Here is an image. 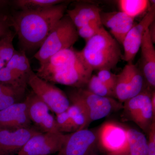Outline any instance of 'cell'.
Wrapping results in <instances>:
<instances>
[{
  "mask_svg": "<svg viewBox=\"0 0 155 155\" xmlns=\"http://www.w3.org/2000/svg\"><path fill=\"white\" fill-rule=\"evenodd\" d=\"M69 2L65 1L37 11L12 10V28L18 36L22 51L39 48L53 27L65 15Z\"/></svg>",
  "mask_w": 155,
  "mask_h": 155,
  "instance_id": "cell-1",
  "label": "cell"
},
{
  "mask_svg": "<svg viewBox=\"0 0 155 155\" xmlns=\"http://www.w3.org/2000/svg\"><path fill=\"white\" fill-rule=\"evenodd\" d=\"M93 70L73 47L63 50L40 66L36 74L50 83L72 88H85Z\"/></svg>",
  "mask_w": 155,
  "mask_h": 155,
  "instance_id": "cell-2",
  "label": "cell"
},
{
  "mask_svg": "<svg viewBox=\"0 0 155 155\" xmlns=\"http://www.w3.org/2000/svg\"><path fill=\"white\" fill-rule=\"evenodd\" d=\"M81 54L93 71L116 67L123 58L119 44L104 26L94 36L86 41Z\"/></svg>",
  "mask_w": 155,
  "mask_h": 155,
  "instance_id": "cell-3",
  "label": "cell"
},
{
  "mask_svg": "<svg viewBox=\"0 0 155 155\" xmlns=\"http://www.w3.org/2000/svg\"><path fill=\"white\" fill-rule=\"evenodd\" d=\"M78 37L77 28L65 14L53 27L34 57L41 66L57 53L73 47Z\"/></svg>",
  "mask_w": 155,
  "mask_h": 155,
  "instance_id": "cell-4",
  "label": "cell"
},
{
  "mask_svg": "<svg viewBox=\"0 0 155 155\" xmlns=\"http://www.w3.org/2000/svg\"><path fill=\"white\" fill-rule=\"evenodd\" d=\"M66 94L70 104L78 106L83 111L89 125L94 121L103 119L114 111L123 108L122 103L114 98L97 95L85 87H72Z\"/></svg>",
  "mask_w": 155,
  "mask_h": 155,
  "instance_id": "cell-5",
  "label": "cell"
},
{
  "mask_svg": "<svg viewBox=\"0 0 155 155\" xmlns=\"http://www.w3.org/2000/svg\"><path fill=\"white\" fill-rule=\"evenodd\" d=\"M27 85L56 115L67 110L71 104L66 93L38 77L32 70L28 75Z\"/></svg>",
  "mask_w": 155,
  "mask_h": 155,
  "instance_id": "cell-6",
  "label": "cell"
},
{
  "mask_svg": "<svg viewBox=\"0 0 155 155\" xmlns=\"http://www.w3.org/2000/svg\"><path fill=\"white\" fill-rule=\"evenodd\" d=\"M153 90L149 87H146L137 95L125 101L122 108L127 119L133 121L147 134L155 119L151 101Z\"/></svg>",
  "mask_w": 155,
  "mask_h": 155,
  "instance_id": "cell-7",
  "label": "cell"
},
{
  "mask_svg": "<svg viewBox=\"0 0 155 155\" xmlns=\"http://www.w3.org/2000/svg\"><path fill=\"white\" fill-rule=\"evenodd\" d=\"M67 136L68 134L60 132H41L31 137L17 155H51L58 153Z\"/></svg>",
  "mask_w": 155,
  "mask_h": 155,
  "instance_id": "cell-8",
  "label": "cell"
},
{
  "mask_svg": "<svg viewBox=\"0 0 155 155\" xmlns=\"http://www.w3.org/2000/svg\"><path fill=\"white\" fill-rule=\"evenodd\" d=\"M98 145V134L84 128L68 134L58 155H92Z\"/></svg>",
  "mask_w": 155,
  "mask_h": 155,
  "instance_id": "cell-9",
  "label": "cell"
},
{
  "mask_svg": "<svg viewBox=\"0 0 155 155\" xmlns=\"http://www.w3.org/2000/svg\"><path fill=\"white\" fill-rule=\"evenodd\" d=\"M29 119L42 133L59 132L55 118L50 113L48 107L31 91L25 97Z\"/></svg>",
  "mask_w": 155,
  "mask_h": 155,
  "instance_id": "cell-10",
  "label": "cell"
},
{
  "mask_svg": "<svg viewBox=\"0 0 155 155\" xmlns=\"http://www.w3.org/2000/svg\"><path fill=\"white\" fill-rule=\"evenodd\" d=\"M152 2L151 6L147 14L138 23L134 24L128 31L123 41L122 45L124 48L123 59L127 63L133 62L138 53L143 35L155 19V3Z\"/></svg>",
  "mask_w": 155,
  "mask_h": 155,
  "instance_id": "cell-11",
  "label": "cell"
},
{
  "mask_svg": "<svg viewBox=\"0 0 155 155\" xmlns=\"http://www.w3.org/2000/svg\"><path fill=\"white\" fill-rule=\"evenodd\" d=\"M97 134L98 144L108 153L122 149L127 142V129L114 122L103 124Z\"/></svg>",
  "mask_w": 155,
  "mask_h": 155,
  "instance_id": "cell-12",
  "label": "cell"
},
{
  "mask_svg": "<svg viewBox=\"0 0 155 155\" xmlns=\"http://www.w3.org/2000/svg\"><path fill=\"white\" fill-rule=\"evenodd\" d=\"M41 132L31 126L17 130H0V155L17 153L31 137Z\"/></svg>",
  "mask_w": 155,
  "mask_h": 155,
  "instance_id": "cell-13",
  "label": "cell"
},
{
  "mask_svg": "<svg viewBox=\"0 0 155 155\" xmlns=\"http://www.w3.org/2000/svg\"><path fill=\"white\" fill-rule=\"evenodd\" d=\"M25 100L0 111V130H14L31 127Z\"/></svg>",
  "mask_w": 155,
  "mask_h": 155,
  "instance_id": "cell-14",
  "label": "cell"
},
{
  "mask_svg": "<svg viewBox=\"0 0 155 155\" xmlns=\"http://www.w3.org/2000/svg\"><path fill=\"white\" fill-rule=\"evenodd\" d=\"M101 21L103 26L110 29L113 37L122 45L128 31L134 25V19L121 11L101 12Z\"/></svg>",
  "mask_w": 155,
  "mask_h": 155,
  "instance_id": "cell-15",
  "label": "cell"
},
{
  "mask_svg": "<svg viewBox=\"0 0 155 155\" xmlns=\"http://www.w3.org/2000/svg\"><path fill=\"white\" fill-rule=\"evenodd\" d=\"M148 29L146 31L142 40L141 57L139 68L147 86L155 87V49Z\"/></svg>",
  "mask_w": 155,
  "mask_h": 155,
  "instance_id": "cell-16",
  "label": "cell"
},
{
  "mask_svg": "<svg viewBox=\"0 0 155 155\" xmlns=\"http://www.w3.org/2000/svg\"><path fill=\"white\" fill-rule=\"evenodd\" d=\"M67 14L77 29L95 20H101V11L98 7L89 4H78L67 10Z\"/></svg>",
  "mask_w": 155,
  "mask_h": 155,
  "instance_id": "cell-17",
  "label": "cell"
},
{
  "mask_svg": "<svg viewBox=\"0 0 155 155\" xmlns=\"http://www.w3.org/2000/svg\"><path fill=\"white\" fill-rule=\"evenodd\" d=\"M127 140L122 149L108 155H147V140L144 134L134 129H127Z\"/></svg>",
  "mask_w": 155,
  "mask_h": 155,
  "instance_id": "cell-18",
  "label": "cell"
},
{
  "mask_svg": "<svg viewBox=\"0 0 155 155\" xmlns=\"http://www.w3.org/2000/svg\"><path fill=\"white\" fill-rule=\"evenodd\" d=\"M130 80L128 63L121 72L117 75L116 86L114 89L115 98L119 102L124 103L130 98Z\"/></svg>",
  "mask_w": 155,
  "mask_h": 155,
  "instance_id": "cell-19",
  "label": "cell"
},
{
  "mask_svg": "<svg viewBox=\"0 0 155 155\" xmlns=\"http://www.w3.org/2000/svg\"><path fill=\"white\" fill-rule=\"evenodd\" d=\"M5 67L22 77L28 79L32 70L30 63L24 51H16Z\"/></svg>",
  "mask_w": 155,
  "mask_h": 155,
  "instance_id": "cell-20",
  "label": "cell"
},
{
  "mask_svg": "<svg viewBox=\"0 0 155 155\" xmlns=\"http://www.w3.org/2000/svg\"><path fill=\"white\" fill-rule=\"evenodd\" d=\"M61 0H14L12 1L13 10L37 11L48 8L64 2Z\"/></svg>",
  "mask_w": 155,
  "mask_h": 155,
  "instance_id": "cell-21",
  "label": "cell"
},
{
  "mask_svg": "<svg viewBox=\"0 0 155 155\" xmlns=\"http://www.w3.org/2000/svg\"><path fill=\"white\" fill-rule=\"evenodd\" d=\"M118 3L120 11L134 19L147 11L150 2L147 0H120Z\"/></svg>",
  "mask_w": 155,
  "mask_h": 155,
  "instance_id": "cell-22",
  "label": "cell"
},
{
  "mask_svg": "<svg viewBox=\"0 0 155 155\" xmlns=\"http://www.w3.org/2000/svg\"><path fill=\"white\" fill-rule=\"evenodd\" d=\"M16 34L10 30L0 39V69L5 67L15 51L13 40Z\"/></svg>",
  "mask_w": 155,
  "mask_h": 155,
  "instance_id": "cell-23",
  "label": "cell"
},
{
  "mask_svg": "<svg viewBox=\"0 0 155 155\" xmlns=\"http://www.w3.org/2000/svg\"><path fill=\"white\" fill-rule=\"evenodd\" d=\"M0 83L16 88L26 89L27 79L5 67L0 69Z\"/></svg>",
  "mask_w": 155,
  "mask_h": 155,
  "instance_id": "cell-24",
  "label": "cell"
},
{
  "mask_svg": "<svg viewBox=\"0 0 155 155\" xmlns=\"http://www.w3.org/2000/svg\"><path fill=\"white\" fill-rule=\"evenodd\" d=\"M94 94L106 97H115L114 91L99 79L96 75H92L85 87Z\"/></svg>",
  "mask_w": 155,
  "mask_h": 155,
  "instance_id": "cell-25",
  "label": "cell"
},
{
  "mask_svg": "<svg viewBox=\"0 0 155 155\" xmlns=\"http://www.w3.org/2000/svg\"><path fill=\"white\" fill-rule=\"evenodd\" d=\"M67 111L71 119L75 131L86 128L88 126L86 115L79 107L71 104Z\"/></svg>",
  "mask_w": 155,
  "mask_h": 155,
  "instance_id": "cell-26",
  "label": "cell"
},
{
  "mask_svg": "<svg viewBox=\"0 0 155 155\" xmlns=\"http://www.w3.org/2000/svg\"><path fill=\"white\" fill-rule=\"evenodd\" d=\"M103 26L101 20H95L77 29L78 36L87 41L99 31Z\"/></svg>",
  "mask_w": 155,
  "mask_h": 155,
  "instance_id": "cell-27",
  "label": "cell"
},
{
  "mask_svg": "<svg viewBox=\"0 0 155 155\" xmlns=\"http://www.w3.org/2000/svg\"><path fill=\"white\" fill-rule=\"evenodd\" d=\"M56 115V122L59 132L63 133L75 132L72 121L67 110Z\"/></svg>",
  "mask_w": 155,
  "mask_h": 155,
  "instance_id": "cell-28",
  "label": "cell"
},
{
  "mask_svg": "<svg viewBox=\"0 0 155 155\" xmlns=\"http://www.w3.org/2000/svg\"><path fill=\"white\" fill-rule=\"evenodd\" d=\"M25 92H19L4 95L0 97V111L5 110L10 106L20 102Z\"/></svg>",
  "mask_w": 155,
  "mask_h": 155,
  "instance_id": "cell-29",
  "label": "cell"
},
{
  "mask_svg": "<svg viewBox=\"0 0 155 155\" xmlns=\"http://www.w3.org/2000/svg\"><path fill=\"white\" fill-rule=\"evenodd\" d=\"M96 75L102 82L114 91L117 81V75L114 74L111 70L104 69L98 71Z\"/></svg>",
  "mask_w": 155,
  "mask_h": 155,
  "instance_id": "cell-30",
  "label": "cell"
},
{
  "mask_svg": "<svg viewBox=\"0 0 155 155\" xmlns=\"http://www.w3.org/2000/svg\"><path fill=\"white\" fill-rule=\"evenodd\" d=\"M11 14L0 13V39L11 30Z\"/></svg>",
  "mask_w": 155,
  "mask_h": 155,
  "instance_id": "cell-31",
  "label": "cell"
},
{
  "mask_svg": "<svg viewBox=\"0 0 155 155\" xmlns=\"http://www.w3.org/2000/svg\"><path fill=\"white\" fill-rule=\"evenodd\" d=\"M148 135L147 155H155V119L151 125Z\"/></svg>",
  "mask_w": 155,
  "mask_h": 155,
  "instance_id": "cell-32",
  "label": "cell"
},
{
  "mask_svg": "<svg viewBox=\"0 0 155 155\" xmlns=\"http://www.w3.org/2000/svg\"><path fill=\"white\" fill-rule=\"evenodd\" d=\"M26 89L16 88L14 87L0 83V97L4 95L8 94L14 93L23 92H25Z\"/></svg>",
  "mask_w": 155,
  "mask_h": 155,
  "instance_id": "cell-33",
  "label": "cell"
},
{
  "mask_svg": "<svg viewBox=\"0 0 155 155\" xmlns=\"http://www.w3.org/2000/svg\"><path fill=\"white\" fill-rule=\"evenodd\" d=\"M12 1L0 0V13L10 14L12 10Z\"/></svg>",
  "mask_w": 155,
  "mask_h": 155,
  "instance_id": "cell-34",
  "label": "cell"
},
{
  "mask_svg": "<svg viewBox=\"0 0 155 155\" xmlns=\"http://www.w3.org/2000/svg\"><path fill=\"white\" fill-rule=\"evenodd\" d=\"M151 101L153 111L155 114V90L152 91L151 96Z\"/></svg>",
  "mask_w": 155,
  "mask_h": 155,
  "instance_id": "cell-35",
  "label": "cell"
}]
</instances>
